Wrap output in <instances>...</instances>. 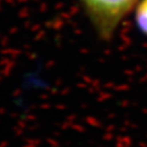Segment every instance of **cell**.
<instances>
[{"mask_svg":"<svg viewBox=\"0 0 147 147\" xmlns=\"http://www.w3.org/2000/svg\"><path fill=\"white\" fill-rule=\"evenodd\" d=\"M134 23L137 31L147 38V0H138L135 5Z\"/></svg>","mask_w":147,"mask_h":147,"instance_id":"2","label":"cell"},{"mask_svg":"<svg viewBox=\"0 0 147 147\" xmlns=\"http://www.w3.org/2000/svg\"><path fill=\"white\" fill-rule=\"evenodd\" d=\"M96 35L110 40L138 0H78Z\"/></svg>","mask_w":147,"mask_h":147,"instance_id":"1","label":"cell"}]
</instances>
